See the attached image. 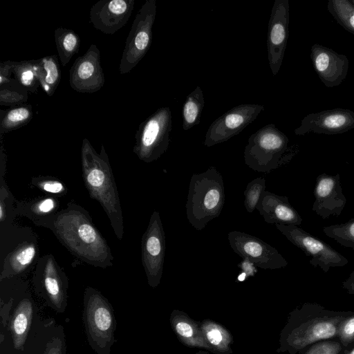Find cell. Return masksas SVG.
Instances as JSON below:
<instances>
[{
    "label": "cell",
    "mask_w": 354,
    "mask_h": 354,
    "mask_svg": "<svg viewBox=\"0 0 354 354\" xmlns=\"http://www.w3.org/2000/svg\"><path fill=\"white\" fill-rule=\"evenodd\" d=\"M37 73L42 89L48 96H52L61 80L57 55H48L37 59Z\"/></svg>",
    "instance_id": "obj_24"
},
{
    "label": "cell",
    "mask_w": 354,
    "mask_h": 354,
    "mask_svg": "<svg viewBox=\"0 0 354 354\" xmlns=\"http://www.w3.org/2000/svg\"><path fill=\"white\" fill-rule=\"evenodd\" d=\"M104 83L100 50L95 44H91L72 65L69 71L70 86L77 92L93 93L100 90Z\"/></svg>",
    "instance_id": "obj_14"
},
{
    "label": "cell",
    "mask_w": 354,
    "mask_h": 354,
    "mask_svg": "<svg viewBox=\"0 0 354 354\" xmlns=\"http://www.w3.org/2000/svg\"><path fill=\"white\" fill-rule=\"evenodd\" d=\"M288 0H275L268 23L267 50L269 66L276 75L281 66L288 38Z\"/></svg>",
    "instance_id": "obj_13"
},
{
    "label": "cell",
    "mask_w": 354,
    "mask_h": 354,
    "mask_svg": "<svg viewBox=\"0 0 354 354\" xmlns=\"http://www.w3.org/2000/svg\"><path fill=\"white\" fill-rule=\"evenodd\" d=\"M82 177L91 198L96 200L109 217L116 237L122 240L124 235L122 212L117 185L110 162L102 145L100 153L87 138L81 147Z\"/></svg>",
    "instance_id": "obj_2"
},
{
    "label": "cell",
    "mask_w": 354,
    "mask_h": 354,
    "mask_svg": "<svg viewBox=\"0 0 354 354\" xmlns=\"http://www.w3.org/2000/svg\"><path fill=\"white\" fill-rule=\"evenodd\" d=\"M15 61H5L0 63V85L6 84L10 82L11 75L13 73Z\"/></svg>",
    "instance_id": "obj_38"
},
{
    "label": "cell",
    "mask_w": 354,
    "mask_h": 354,
    "mask_svg": "<svg viewBox=\"0 0 354 354\" xmlns=\"http://www.w3.org/2000/svg\"><path fill=\"white\" fill-rule=\"evenodd\" d=\"M277 230L293 245L301 249L315 268L319 267L324 272L330 268L342 267L348 260L323 241L314 237L299 226L294 225H275Z\"/></svg>",
    "instance_id": "obj_8"
},
{
    "label": "cell",
    "mask_w": 354,
    "mask_h": 354,
    "mask_svg": "<svg viewBox=\"0 0 354 354\" xmlns=\"http://www.w3.org/2000/svg\"><path fill=\"white\" fill-rule=\"evenodd\" d=\"M344 347L335 339H324L305 348L299 354H343Z\"/></svg>",
    "instance_id": "obj_34"
},
{
    "label": "cell",
    "mask_w": 354,
    "mask_h": 354,
    "mask_svg": "<svg viewBox=\"0 0 354 354\" xmlns=\"http://www.w3.org/2000/svg\"><path fill=\"white\" fill-rule=\"evenodd\" d=\"M337 338L344 348L354 344V311L350 310L340 322Z\"/></svg>",
    "instance_id": "obj_36"
},
{
    "label": "cell",
    "mask_w": 354,
    "mask_h": 354,
    "mask_svg": "<svg viewBox=\"0 0 354 354\" xmlns=\"http://www.w3.org/2000/svg\"><path fill=\"white\" fill-rule=\"evenodd\" d=\"M32 319V305L25 299L15 308L10 323L13 345L17 350H23Z\"/></svg>",
    "instance_id": "obj_23"
},
{
    "label": "cell",
    "mask_w": 354,
    "mask_h": 354,
    "mask_svg": "<svg viewBox=\"0 0 354 354\" xmlns=\"http://www.w3.org/2000/svg\"><path fill=\"white\" fill-rule=\"evenodd\" d=\"M342 288L345 289L348 294L354 295V271L342 282Z\"/></svg>",
    "instance_id": "obj_41"
},
{
    "label": "cell",
    "mask_w": 354,
    "mask_h": 354,
    "mask_svg": "<svg viewBox=\"0 0 354 354\" xmlns=\"http://www.w3.org/2000/svg\"><path fill=\"white\" fill-rule=\"evenodd\" d=\"M33 117L31 104H25L1 111L0 136L19 129L30 122Z\"/></svg>",
    "instance_id": "obj_26"
},
{
    "label": "cell",
    "mask_w": 354,
    "mask_h": 354,
    "mask_svg": "<svg viewBox=\"0 0 354 354\" xmlns=\"http://www.w3.org/2000/svg\"><path fill=\"white\" fill-rule=\"evenodd\" d=\"M135 0H100L91 8L90 22L102 32L113 35L129 21Z\"/></svg>",
    "instance_id": "obj_16"
},
{
    "label": "cell",
    "mask_w": 354,
    "mask_h": 354,
    "mask_svg": "<svg viewBox=\"0 0 354 354\" xmlns=\"http://www.w3.org/2000/svg\"><path fill=\"white\" fill-rule=\"evenodd\" d=\"M171 129L170 108L158 109L139 125L135 136L134 153L147 163L158 160L169 148Z\"/></svg>",
    "instance_id": "obj_6"
},
{
    "label": "cell",
    "mask_w": 354,
    "mask_h": 354,
    "mask_svg": "<svg viewBox=\"0 0 354 354\" xmlns=\"http://www.w3.org/2000/svg\"><path fill=\"white\" fill-rule=\"evenodd\" d=\"M310 57L316 73L326 87L337 86L345 80L349 68L346 55L315 44L310 48Z\"/></svg>",
    "instance_id": "obj_17"
},
{
    "label": "cell",
    "mask_w": 354,
    "mask_h": 354,
    "mask_svg": "<svg viewBox=\"0 0 354 354\" xmlns=\"http://www.w3.org/2000/svg\"><path fill=\"white\" fill-rule=\"evenodd\" d=\"M323 232L341 245L354 250V218L344 223L326 226Z\"/></svg>",
    "instance_id": "obj_32"
},
{
    "label": "cell",
    "mask_w": 354,
    "mask_h": 354,
    "mask_svg": "<svg viewBox=\"0 0 354 354\" xmlns=\"http://www.w3.org/2000/svg\"><path fill=\"white\" fill-rule=\"evenodd\" d=\"M327 9L337 23L354 35V6L348 0H329Z\"/></svg>",
    "instance_id": "obj_30"
},
{
    "label": "cell",
    "mask_w": 354,
    "mask_h": 354,
    "mask_svg": "<svg viewBox=\"0 0 354 354\" xmlns=\"http://www.w3.org/2000/svg\"><path fill=\"white\" fill-rule=\"evenodd\" d=\"M59 201L54 197H41L29 201L17 202L16 212L28 217L37 225L51 230L58 213Z\"/></svg>",
    "instance_id": "obj_21"
},
{
    "label": "cell",
    "mask_w": 354,
    "mask_h": 354,
    "mask_svg": "<svg viewBox=\"0 0 354 354\" xmlns=\"http://www.w3.org/2000/svg\"><path fill=\"white\" fill-rule=\"evenodd\" d=\"M201 330L210 348L221 352L229 349L231 335L223 326L213 322L207 321L202 325Z\"/></svg>",
    "instance_id": "obj_29"
},
{
    "label": "cell",
    "mask_w": 354,
    "mask_h": 354,
    "mask_svg": "<svg viewBox=\"0 0 354 354\" xmlns=\"http://www.w3.org/2000/svg\"><path fill=\"white\" fill-rule=\"evenodd\" d=\"M354 129V112L346 109L337 108L313 113L305 116L301 125L294 130L297 136L309 133L335 135Z\"/></svg>",
    "instance_id": "obj_15"
},
{
    "label": "cell",
    "mask_w": 354,
    "mask_h": 354,
    "mask_svg": "<svg viewBox=\"0 0 354 354\" xmlns=\"http://www.w3.org/2000/svg\"><path fill=\"white\" fill-rule=\"evenodd\" d=\"M246 277V274L244 272H242L241 274L239 275L238 280L239 281H243L245 279Z\"/></svg>",
    "instance_id": "obj_43"
},
{
    "label": "cell",
    "mask_w": 354,
    "mask_h": 354,
    "mask_svg": "<svg viewBox=\"0 0 354 354\" xmlns=\"http://www.w3.org/2000/svg\"><path fill=\"white\" fill-rule=\"evenodd\" d=\"M266 191L264 177H258L249 182L244 191V205L248 213H252L256 209L259 198Z\"/></svg>",
    "instance_id": "obj_33"
},
{
    "label": "cell",
    "mask_w": 354,
    "mask_h": 354,
    "mask_svg": "<svg viewBox=\"0 0 354 354\" xmlns=\"http://www.w3.org/2000/svg\"><path fill=\"white\" fill-rule=\"evenodd\" d=\"M205 105L203 91L199 86L191 92L183 106V129L188 130L198 124Z\"/></svg>",
    "instance_id": "obj_28"
},
{
    "label": "cell",
    "mask_w": 354,
    "mask_h": 354,
    "mask_svg": "<svg viewBox=\"0 0 354 354\" xmlns=\"http://www.w3.org/2000/svg\"><path fill=\"white\" fill-rule=\"evenodd\" d=\"M54 37L61 64L65 66L79 51L80 37L74 30L63 27L55 30Z\"/></svg>",
    "instance_id": "obj_27"
},
{
    "label": "cell",
    "mask_w": 354,
    "mask_h": 354,
    "mask_svg": "<svg viewBox=\"0 0 354 354\" xmlns=\"http://www.w3.org/2000/svg\"><path fill=\"white\" fill-rule=\"evenodd\" d=\"M51 231L75 257L96 267L106 268L113 259L106 239L88 213L73 202L58 212Z\"/></svg>",
    "instance_id": "obj_1"
},
{
    "label": "cell",
    "mask_w": 354,
    "mask_h": 354,
    "mask_svg": "<svg viewBox=\"0 0 354 354\" xmlns=\"http://www.w3.org/2000/svg\"><path fill=\"white\" fill-rule=\"evenodd\" d=\"M351 2L353 5V6H354V0H351Z\"/></svg>",
    "instance_id": "obj_44"
},
{
    "label": "cell",
    "mask_w": 354,
    "mask_h": 354,
    "mask_svg": "<svg viewBox=\"0 0 354 354\" xmlns=\"http://www.w3.org/2000/svg\"><path fill=\"white\" fill-rule=\"evenodd\" d=\"M227 237L234 252L250 260L256 267L273 270L288 265V261L275 248L258 237L236 230L230 232Z\"/></svg>",
    "instance_id": "obj_12"
},
{
    "label": "cell",
    "mask_w": 354,
    "mask_h": 354,
    "mask_svg": "<svg viewBox=\"0 0 354 354\" xmlns=\"http://www.w3.org/2000/svg\"><path fill=\"white\" fill-rule=\"evenodd\" d=\"M28 100V95L15 91L1 88L0 91V104L12 107L22 105Z\"/></svg>",
    "instance_id": "obj_37"
},
{
    "label": "cell",
    "mask_w": 354,
    "mask_h": 354,
    "mask_svg": "<svg viewBox=\"0 0 354 354\" xmlns=\"http://www.w3.org/2000/svg\"><path fill=\"white\" fill-rule=\"evenodd\" d=\"M238 266L243 272L246 274L247 277L253 276L257 272L254 265L248 259H243V261Z\"/></svg>",
    "instance_id": "obj_40"
},
{
    "label": "cell",
    "mask_w": 354,
    "mask_h": 354,
    "mask_svg": "<svg viewBox=\"0 0 354 354\" xmlns=\"http://www.w3.org/2000/svg\"><path fill=\"white\" fill-rule=\"evenodd\" d=\"M343 354H354V344L348 348H345Z\"/></svg>",
    "instance_id": "obj_42"
},
{
    "label": "cell",
    "mask_w": 354,
    "mask_h": 354,
    "mask_svg": "<svg viewBox=\"0 0 354 354\" xmlns=\"http://www.w3.org/2000/svg\"><path fill=\"white\" fill-rule=\"evenodd\" d=\"M350 310H334L315 302H306L290 315L283 337V347L300 353L317 342L335 339L342 320Z\"/></svg>",
    "instance_id": "obj_3"
},
{
    "label": "cell",
    "mask_w": 354,
    "mask_h": 354,
    "mask_svg": "<svg viewBox=\"0 0 354 354\" xmlns=\"http://www.w3.org/2000/svg\"><path fill=\"white\" fill-rule=\"evenodd\" d=\"M37 252L38 246L33 240L18 243L6 256L2 263L0 279L22 273L32 263Z\"/></svg>",
    "instance_id": "obj_22"
},
{
    "label": "cell",
    "mask_w": 354,
    "mask_h": 354,
    "mask_svg": "<svg viewBox=\"0 0 354 354\" xmlns=\"http://www.w3.org/2000/svg\"><path fill=\"white\" fill-rule=\"evenodd\" d=\"M264 110L263 105L242 104L217 118L209 127L203 145L209 147L240 133Z\"/></svg>",
    "instance_id": "obj_10"
},
{
    "label": "cell",
    "mask_w": 354,
    "mask_h": 354,
    "mask_svg": "<svg viewBox=\"0 0 354 354\" xmlns=\"http://www.w3.org/2000/svg\"><path fill=\"white\" fill-rule=\"evenodd\" d=\"M171 320L174 331L185 344L190 346L210 348L202 330L192 320L182 315H173Z\"/></svg>",
    "instance_id": "obj_25"
},
{
    "label": "cell",
    "mask_w": 354,
    "mask_h": 354,
    "mask_svg": "<svg viewBox=\"0 0 354 354\" xmlns=\"http://www.w3.org/2000/svg\"><path fill=\"white\" fill-rule=\"evenodd\" d=\"M42 284L44 291L50 303L59 311H63L66 306L65 274L52 255H46L39 260Z\"/></svg>",
    "instance_id": "obj_20"
},
{
    "label": "cell",
    "mask_w": 354,
    "mask_h": 354,
    "mask_svg": "<svg viewBox=\"0 0 354 354\" xmlns=\"http://www.w3.org/2000/svg\"><path fill=\"white\" fill-rule=\"evenodd\" d=\"M156 0H147L137 12L127 37L120 59V74L129 73L141 61L152 41V27L156 15Z\"/></svg>",
    "instance_id": "obj_7"
},
{
    "label": "cell",
    "mask_w": 354,
    "mask_h": 354,
    "mask_svg": "<svg viewBox=\"0 0 354 354\" xmlns=\"http://www.w3.org/2000/svg\"><path fill=\"white\" fill-rule=\"evenodd\" d=\"M84 321L88 337L103 348L113 337L114 317L110 306L97 290L85 292Z\"/></svg>",
    "instance_id": "obj_11"
},
{
    "label": "cell",
    "mask_w": 354,
    "mask_h": 354,
    "mask_svg": "<svg viewBox=\"0 0 354 354\" xmlns=\"http://www.w3.org/2000/svg\"><path fill=\"white\" fill-rule=\"evenodd\" d=\"M223 178L215 167L192 176L185 204L186 215L192 226L202 230L218 217L225 204Z\"/></svg>",
    "instance_id": "obj_4"
},
{
    "label": "cell",
    "mask_w": 354,
    "mask_h": 354,
    "mask_svg": "<svg viewBox=\"0 0 354 354\" xmlns=\"http://www.w3.org/2000/svg\"><path fill=\"white\" fill-rule=\"evenodd\" d=\"M339 180V174H322L316 178L312 210L323 219L340 215L345 207L346 198Z\"/></svg>",
    "instance_id": "obj_18"
},
{
    "label": "cell",
    "mask_w": 354,
    "mask_h": 354,
    "mask_svg": "<svg viewBox=\"0 0 354 354\" xmlns=\"http://www.w3.org/2000/svg\"><path fill=\"white\" fill-rule=\"evenodd\" d=\"M256 209L269 224L294 225L299 226L302 218L290 205L288 198L265 191L261 196Z\"/></svg>",
    "instance_id": "obj_19"
},
{
    "label": "cell",
    "mask_w": 354,
    "mask_h": 354,
    "mask_svg": "<svg viewBox=\"0 0 354 354\" xmlns=\"http://www.w3.org/2000/svg\"><path fill=\"white\" fill-rule=\"evenodd\" d=\"M13 74L17 81L31 92L40 85L37 73V60L15 62Z\"/></svg>",
    "instance_id": "obj_31"
},
{
    "label": "cell",
    "mask_w": 354,
    "mask_h": 354,
    "mask_svg": "<svg viewBox=\"0 0 354 354\" xmlns=\"http://www.w3.org/2000/svg\"><path fill=\"white\" fill-rule=\"evenodd\" d=\"M43 354H62V343L59 338L54 337L46 346Z\"/></svg>",
    "instance_id": "obj_39"
},
{
    "label": "cell",
    "mask_w": 354,
    "mask_h": 354,
    "mask_svg": "<svg viewBox=\"0 0 354 354\" xmlns=\"http://www.w3.org/2000/svg\"><path fill=\"white\" fill-rule=\"evenodd\" d=\"M165 252V234L160 214L154 211L142 236L141 255L148 283L157 286L161 279Z\"/></svg>",
    "instance_id": "obj_9"
},
{
    "label": "cell",
    "mask_w": 354,
    "mask_h": 354,
    "mask_svg": "<svg viewBox=\"0 0 354 354\" xmlns=\"http://www.w3.org/2000/svg\"><path fill=\"white\" fill-rule=\"evenodd\" d=\"M297 151L295 146L289 145V139L284 133L274 124H269L249 137L244 160L251 169L268 174L288 164Z\"/></svg>",
    "instance_id": "obj_5"
},
{
    "label": "cell",
    "mask_w": 354,
    "mask_h": 354,
    "mask_svg": "<svg viewBox=\"0 0 354 354\" xmlns=\"http://www.w3.org/2000/svg\"><path fill=\"white\" fill-rule=\"evenodd\" d=\"M32 183L41 191L55 195L64 196L68 192L61 180L50 176L33 178Z\"/></svg>",
    "instance_id": "obj_35"
}]
</instances>
